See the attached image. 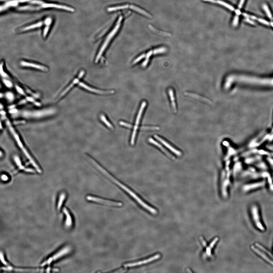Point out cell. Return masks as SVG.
<instances>
[{"mask_svg":"<svg viewBox=\"0 0 273 273\" xmlns=\"http://www.w3.org/2000/svg\"><path fill=\"white\" fill-rule=\"evenodd\" d=\"M270 25H272V26L273 27V22H271V23H270Z\"/></svg>","mask_w":273,"mask_h":273,"instance_id":"46","label":"cell"},{"mask_svg":"<svg viewBox=\"0 0 273 273\" xmlns=\"http://www.w3.org/2000/svg\"><path fill=\"white\" fill-rule=\"evenodd\" d=\"M101 171L102 173H104L105 176H106L108 177L111 179V180H112V181H113V182L116 184L117 185H118L121 188H122L123 190H125L126 192H127V193L129 194V195H131L132 198H133L142 207H143L146 210H147V211H149L150 213H152V214H157V211L155 209L152 208V207L149 206L147 204L145 203V202H144L136 194H135L133 192H132V191L129 188H127V187H126L125 185L119 182V181H117V180H116L115 178H114L113 176H112L111 174H109L103 168H102L101 170Z\"/></svg>","mask_w":273,"mask_h":273,"instance_id":"1","label":"cell"},{"mask_svg":"<svg viewBox=\"0 0 273 273\" xmlns=\"http://www.w3.org/2000/svg\"><path fill=\"white\" fill-rule=\"evenodd\" d=\"M4 81L7 86L9 87H11V84L10 82L8 81L7 80H4Z\"/></svg>","mask_w":273,"mask_h":273,"instance_id":"40","label":"cell"},{"mask_svg":"<svg viewBox=\"0 0 273 273\" xmlns=\"http://www.w3.org/2000/svg\"><path fill=\"white\" fill-rule=\"evenodd\" d=\"M245 21H246L247 22V23H250V24H255V23H254V22L252 21L250 19H248V18L246 19Z\"/></svg>","mask_w":273,"mask_h":273,"instance_id":"42","label":"cell"},{"mask_svg":"<svg viewBox=\"0 0 273 273\" xmlns=\"http://www.w3.org/2000/svg\"><path fill=\"white\" fill-rule=\"evenodd\" d=\"M263 8L264 10L265 11L266 13L267 16L268 17H269L270 19L272 18V15L271 12H270V9H269V7H268V6L266 4H264L263 5Z\"/></svg>","mask_w":273,"mask_h":273,"instance_id":"29","label":"cell"},{"mask_svg":"<svg viewBox=\"0 0 273 273\" xmlns=\"http://www.w3.org/2000/svg\"><path fill=\"white\" fill-rule=\"evenodd\" d=\"M119 124L121 126H125V127H129V128H132V126L130 124L124 122L123 121H120L119 123Z\"/></svg>","mask_w":273,"mask_h":273,"instance_id":"34","label":"cell"},{"mask_svg":"<svg viewBox=\"0 0 273 273\" xmlns=\"http://www.w3.org/2000/svg\"><path fill=\"white\" fill-rule=\"evenodd\" d=\"M251 215L253 222L256 228L261 231H264L265 228L261 221L259 209L256 205H253L250 208Z\"/></svg>","mask_w":273,"mask_h":273,"instance_id":"5","label":"cell"},{"mask_svg":"<svg viewBox=\"0 0 273 273\" xmlns=\"http://www.w3.org/2000/svg\"><path fill=\"white\" fill-rule=\"evenodd\" d=\"M168 93H169L170 98L171 102H172V107L174 110V112H176V107L175 102V98H174V92L173 90L172 89H169L168 90Z\"/></svg>","mask_w":273,"mask_h":273,"instance_id":"19","label":"cell"},{"mask_svg":"<svg viewBox=\"0 0 273 273\" xmlns=\"http://www.w3.org/2000/svg\"><path fill=\"white\" fill-rule=\"evenodd\" d=\"M214 3H218V4L221 5L223 6L224 7L228 8V9L231 10V11H234V9H235L231 5H230L228 4V3L224 2V1H220V0H214Z\"/></svg>","mask_w":273,"mask_h":273,"instance_id":"22","label":"cell"},{"mask_svg":"<svg viewBox=\"0 0 273 273\" xmlns=\"http://www.w3.org/2000/svg\"><path fill=\"white\" fill-rule=\"evenodd\" d=\"M42 24H43V23H42V22H39V23L34 24L33 25H29V26L26 27L25 28H23V31H26V30H30V29L39 28V27L42 26Z\"/></svg>","mask_w":273,"mask_h":273,"instance_id":"24","label":"cell"},{"mask_svg":"<svg viewBox=\"0 0 273 273\" xmlns=\"http://www.w3.org/2000/svg\"><path fill=\"white\" fill-rule=\"evenodd\" d=\"M43 7L44 8H55L57 9H62L63 10H67L70 11H74V9L72 8L65 6L59 5L53 3H44L43 5Z\"/></svg>","mask_w":273,"mask_h":273,"instance_id":"13","label":"cell"},{"mask_svg":"<svg viewBox=\"0 0 273 273\" xmlns=\"http://www.w3.org/2000/svg\"><path fill=\"white\" fill-rule=\"evenodd\" d=\"M146 105V102H143L142 104H141V107H140V110H139L138 116H137L136 119L135 121V126L134 127H133V132H132V137H131V144L132 145H134L137 130H138V127H139V123H140L142 115L144 109L145 108Z\"/></svg>","mask_w":273,"mask_h":273,"instance_id":"6","label":"cell"},{"mask_svg":"<svg viewBox=\"0 0 273 273\" xmlns=\"http://www.w3.org/2000/svg\"><path fill=\"white\" fill-rule=\"evenodd\" d=\"M146 55L145 54L141 55L140 56H139V57H138V58H136L134 61V62H133V64H135L136 63L140 61V60H141L142 59L144 58V57H145Z\"/></svg>","mask_w":273,"mask_h":273,"instance_id":"33","label":"cell"},{"mask_svg":"<svg viewBox=\"0 0 273 273\" xmlns=\"http://www.w3.org/2000/svg\"><path fill=\"white\" fill-rule=\"evenodd\" d=\"M101 120L105 124V125H107L109 127V128L112 129H113V126L112 125V124L110 122H109L108 121L107 119L105 117V116L104 115H101Z\"/></svg>","mask_w":273,"mask_h":273,"instance_id":"26","label":"cell"},{"mask_svg":"<svg viewBox=\"0 0 273 273\" xmlns=\"http://www.w3.org/2000/svg\"><path fill=\"white\" fill-rule=\"evenodd\" d=\"M87 199L89 201L107 205L117 206V207H121L123 206V203H122L115 202V201H109L108 200H104V199L92 196H88L87 197Z\"/></svg>","mask_w":273,"mask_h":273,"instance_id":"7","label":"cell"},{"mask_svg":"<svg viewBox=\"0 0 273 273\" xmlns=\"http://www.w3.org/2000/svg\"><path fill=\"white\" fill-rule=\"evenodd\" d=\"M160 257V254H156V255H154V256H152V257L150 258L147 259L138 261V262L126 264H125V265H124V267H125V268H129V267H133L136 266L142 265L150 263V262H153V261H155V260L159 259Z\"/></svg>","mask_w":273,"mask_h":273,"instance_id":"8","label":"cell"},{"mask_svg":"<svg viewBox=\"0 0 273 273\" xmlns=\"http://www.w3.org/2000/svg\"><path fill=\"white\" fill-rule=\"evenodd\" d=\"M129 7L130 9H132L134 11H137V12L139 13L142 15H145V16H147L148 17H152V16H151L150 14L147 13L146 11H144V10H142V9H140V8L138 7H136L135 6L131 5Z\"/></svg>","mask_w":273,"mask_h":273,"instance_id":"20","label":"cell"},{"mask_svg":"<svg viewBox=\"0 0 273 273\" xmlns=\"http://www.w3.org/2000/svg\"><path fill=\"white\" fill-rule=\"evenodd\" d=\"M149 26L150 29L151 30H152V31H153V32H155V33H156L162 35V36H168V37H170V36H171V35L170 34L168 33L163 32L159 31V30H156V29L153 28V26H152V25H149Z\"/></svg>","mask_w":273,"mask_h":273,"instance_id":"25","label":"cell"},{"mask_svg":"<svg viewBox=\"0 0 273 273\" xmlns=\"http://www.w3.org/2000/svg\"><path fill=\"white\" fill-rule=\"evenodd\" d=\"M7 126H8V128H9V130H10V132H11V134L13 136L14 139H15L16 142H17V145H18L20 148L22 150V152H23L24 154H25V155L26 156L27 158H28L29 161L31 163L32 166L35 167V168L37 170V172L39 173H41L42 171H41V169H40L39 167H38V165H37V164L35 162L34 160L33 159L32 157L31 156H30V154L28 153L26 149L24 147L23 143H22V142L21 141L19 136L16 131H15L13 127L11 126V124L9 121H7Z\"/></svg>","mask_w":273,"mask_h":273,"instance_id":"2","label":"cell"},{"mask_svg":"<svg viewBox=\"0 0 273 273\" xmlns=\"http://www.w3.org/2000/svg\"><path fill=\"white\" fill-rule=\"evenodd\" d=\"M78 85H79L80 86L84 88L85 89L88 90V91H91V92L96 93L99 94H111L113 93H114V91H100V90L93 89L92 88L90 87L87 86L86 84H84V83H78Z\"/></svg>","mask_w":273,"mask_h":273,"instance_id":"12","label":"cell"},{"mask_svg":"<svg viewBox=\"0 0 273 273\" xmlns=\"http://www.w3.org/2000/svg\"><path fill=\"white\" fill-rule=\"evenodd\" d=\"M122 19L123 17L121 16H120V17H119L118 21H117L116 25L115 27L113 30L109 34L107 37L104 44H103L102 46L101 47L100 51H99V53H98V56H97V58H96L95 60L96 63L98 62V61L99 60V58H100V57H101V55H102L103 52H104V50H105V48H106L107 47L108 44L109 43L110 41L112 39V38H113V36L115 35V34H116L117 31H118V29H119V27L120 26L121 23Z\"/></svg>","mask_w":273,"mask_h":273,"instance_id":"4","label":"cell"},{"mask_svg":"<svg viewBox=\"0 0 273 273\" xmlns=\"http://www.w3.org/2000/svg\"><path fill=\"white\" fill-rule=\"evenodd\" d=\"M239 20V17L238 15H237L236 16H235L234 17L233 21V25L234 26H236L237 25L238 23Z\"/></svg>","mask_w":273,"mask_h":273,"instance_id":"32","label":"cell"},{"mask_svg":"<svg viewBox=\"0 0 273 273\" xmlns=\"http://www.w3.org/2000/svg\"><path fill=\"white\" fill-rule=\"evenodd\" d=\"M153 53V51H150L147 54H146V58H147V59H149L150 57V56H152V54Z\"/></svg>","mask_w":273,"mask_h":273,"instance_id":"38","label":"cell"},{"mask_svg":"<svg viewBox=\"0 0 273 273\" xmlns=\"http://www.w3.org/2000/svg\"><path fill=\"white\" fill-rule=\"evenodd\" d=\"M2 180H3V181H6L7 180H8V178L6 175L3 174V175L2 176Z\"/></svg>","mask_w":273,"mask_h":273,"instance_id":"41","label":"cell"},{"mask_svg":"<svg viewBox=\"0 0 273 273\" xmlns=\"http://www.w3.org/2000/svg\"><path fill=\"white\" fill-rule=\"evenodd\" d=\"M1 261H2V262H3V264H4L6 265L7 262H5V260H4V257H3V255H2V252H1Z\"/></svg>","mask_w":273,"mask_h":273,"instance_id":"39","label":"cell"},{"mask_svg":"<svg viewBox=\"0 0 273 273\" xmlns=\"http://www.w3.org/2000/svg\"><path fill=\"white\" fill-rule=\"evenodd\" d=\"M251 249L255 253H256L259 256H261L262 259L265 260L268 263L272 265L273 266V261L271 259L269 258L268 255H266V254L265 253H264L262 250H260L259 248L257 247H255L254 245H252L251 246Z\"/></svg>","mask_w":273,"mask_h":273,"instance_id":"10","label":"cell"},{"mask_svg":"<svg viewBox=\"0 0 273 273\" xmlns=\"http://www.w3.org/2000/svg\"><path fill=\"white\" fill-rule=\"evenodd\" d=\"M184 95H185L189 96V97H193V98H195V99H199V100L202 101H203L208 103V104H212V102L209 99L199 96V95L196 94L191 93L185 92Z\"/></svg>","mask_w":273,"mask_h":273,"instance_id":"15","label":"cell"},{"mask_svg":"<svg viewBox=\"0 0 273 273\" xmlns=\"http://www.w3.org/2000/svg\"><path fill=\"white\" fill-rule=\"evenodd\" d=\"M65 198V195L64 193H62V194H61L60 196L59 201H58V207H57V208H58V209L59 210L60 209V208H61L62 205L63 203L64 202Z\"/></svg>","mask_w":273,"mask_h":273,"instance_id":"27","label":"cell"},{"mask_svg":"<svg viewBox=\"0 0 273 273\" xmlns=\"http://www.w3.org/2000/svg\"><path fill=\"white\" fill-rule=\"evenodd\" d=\"M29 1V0H19V1L20 2H26L27 1Z\"/></svg>","mask_w":273,"mask_h":273,"instance_id":"45","label":"cell"},{"mask_svg":"<svg viewBox=\"0 0 273 273\" xmlns=\"http://www.w3.org/2000/svg\"><path fill=\"white\" fill-rule=\"evenodd\" d=\"M263 184L262 183H257L247 185L243 187V190H244L245 191H248L252 190L255 189V188L261 187V186H263Z\"/></svg>","mask_w":273,"mask_h":273,"instance_id":"21","label":"cell"},{"mask_svg":"<svg viewBox=\"0 0 273 273\" xmlns=\"http://www.w3.org/2000/svg\"><path fill=\"white\" fill-rule=\"evenodd\" d=\"M14 159H15V162H16V164H17L19 167V168L20 170H23L25 171V172H30V173H33V172H34V170L30 169V168H25V167L22 165V163H21V160H20L19 157L17 156H15V158H14Z\"/></svg>","mask_w":273,"mask_h":273,"instance_id":"16","label":"cell"},{"mask_svg":"<svg viewBox=\"0 0 273 273\" xmlns=\"http://www.w3.org/2000/svg\"><path fill=\"white\" fill-rule=\"evenodd\" d=\"M84 71H82L80 73L79 75H78V78L75 79L72 82V83H71V84L60 95V97H63L69 91V90L71 89V88L74 85V84H77V83H78V82L79 81V80L80 79V78H81L82 77H83V76H84Z\"/></svg>","mask_w":273,"mask_h":273,"instance_id":"14","label":"cell"},{"mask_svg":"<svg viewBox=\"0 0 273 273\" xmlns=\"http://www.w3.org/2000/svg\"><path fill=\"white\" fill-rule=\"evenodd\" d=\"M256 246L259 248L261 250H262V251L264 252L265 253L267 254V255H269V256H270V257L272 258H273V255L270 252L268 251V250H267L266 248H265L264 247H262V245H261L259 244V243H256Z\"/></svg>","mask_w":273,"mask_h":273,"instance_id":"28","label":"cell"},{"mask_svg":"<svg viewBox=\"0 0 273 273\" xmlns=\"http://www.w3.org/2000/svg\"><path fill=\"white\" fill-rule=\"evenodd\" d=\"M200 240L203 247H204L203 251L202 253L203 258L207 259L212 258L213 256V250L215 245L219 241L218 238H215L209 243L206 242L204 239L202 237H201Z\"/></svg>","mask_w":273,"mask_h":273,"instance_id":"3","label":"cell"},{"mask_svg":"<svg viewBox=\"0 0 273 273\" xmlns=\"http://www.w3.org/2000/svg\"><path fill=\"white\" fill-rule=\"evenodd\" d=\"M70 251V248H68V247H66L65 248H63L61 250H60V251L56 253L55 255H53L52 257H50V258L48 259L47 260H46L45 262H43V263H42V266H45L46 265L50 264L51 263V262H52L53 261L58 259L64 256V255H66V254H67Z\"/></svg>","mask_w":273,"mask_h":273,"instance_id":"9","label":"cell"},{"mask_svg":"<svg viewBox=\"0 0 273 273\" xmlns=\"http://www.w3.org/2000/svg\"><path fill=\"white\" fill-rule=\"evenodd\" d=\"M16 89H17V91H19V92L21 94H24V93L23 92V91H22L21 89H20V88L17 87H16Z\"/></svg>","mask_w":273,"mask_h":273,"instance_id":"43","label":"cell"},{"mask_svg":"<svg viewBox=\"0 0 273 273\" xmlns=\"http://www.w3.org/2000/svg\"><path fill=\"white\" fill-rule=\"evenodd\" d=\"M155 138H156L157 140H159V141H160V142L162 143L166 146H167V147H168L169 149H170L171 150L174 152V153L177 154L178 153V154L180 155V152H179L177 151L175 149V148H174L172 147L170 144H168V143L166 142V141H165L163 139H162L161 138H160V137L158 136L157 135H155Z\"/></svg>","mask_w":273,"mask_h":273,"instance_id":"18","label":"cell"},{"mask_svg":"<svg viewBox=\"0 0 273 273\" xmlns=\"http://www.w3.org/2000/svg\"><path fill=\"white\" fill-rule=\"evenodd\" d=\"M31 3H36V4H43V2L41 1L38 0H34L31 1Z\"/></svg>","mask_w":273,"mask_h":273,"instance_id":"36","label":"cell"},{"mask_svg":"<svg viewBox=\"0 0 273 273\" xmlns=\"http://www.w3.org/2000/svg\"><path fill=\"white\" fill-rule=\"evenodd\" d=\"M257 20L260 23H262L265 25H270V23H269L268 21L266 20L262 19L261 18H258L257 19Z\"/></svg>","mask_w":273,"mask_h":273,"instance_id":"31","label":"cell"},{"mask_svg":"<svg viewBox=\"0 0 273 273\" xmlns=\"http://www.w3.org/2000/svg\"><path fill=\"white\" fill-rule=\"evenodd\" d=\"M166 51H167V49L166 48L161 47L155 49L153 51V54H156L163 53L166 52Z\"/></svg>","mask_w":273,"mask_h":273,"instance_id":"30","label":"cell"},{"mask_svg":"<svg viewBox=\"0 0 273 273\" xmlns=\"http://www.w3.org/2000/svg\"><path fill=\"white\" fill-rule=\"evenodd\" d=\"M20 64L21 65L23 66L34 68L38 69V70L44 71H48V70L47 68L43 66L33 64V63L28 62L22 61L21 62Z\"/></svg>","mask_w":273,"mask_h":273,"instance_id":"11","label":"cell"},{"mask_svg":"<svg viewBox=\"0 0 273 273\" xmlns=\"http://www.w3.org/2000/svg\"><path fill=\"white\" fill-rule=\"evenodd\" d=\"M245 1V0H240L239 3L238 5L239 8V9L242 8L243 4H244Z\"/></svg>","mask_w":273,"mask_h":273,"instance_id":"37","label":"cell"},{"mask_svg":"<svg viewBox=\"0 0 273 273\" xmlns=\"http://www.w3.org/2000/svg\"><path fill=\"white\" fill-rule=\"evenodd\" d=\"M63 211L65 213L66 216V225L68 227H71L72 225V217H71V215H70L68 211L66 208H64Z\"/></svg>","mask_w":273,"mask_h":273,"instance_id":"17","label":"cell"},{"mask_svg":"<svg viewBox=\"0 0 273 273\" xmlns=\"http://www.w3.org/2000/svg\"><path fill=\"white\" fill-rule=\"evenodd\" d=\"M235 13L237 14V15H240L241 14V11L239 10H235Z\"/></svg>","mask_w":273,"mask_h":273,"instance_id":"44","label":"cell"},{"mask_svg":"<svg viewBox=\"0 0 273 273\" xmlns=\"http://www.w3.org/2000/svg\"><path fill=\"white\" fill-rule=\"evenodd\" d=\"M46 26L45 27V29H44V32H43V36H44V37H45L46 36V35L47 34L49 28H50V25L51 24L50 23H49V24H46Z\"/></svg>","mask_w":273,"mask_h":273,"instance_id":"35","label":"cell"},{"mask_svg":"<svg viewBox=\"0 0 273 273\" xmlns=\"http://www.w3.org/2000/svg\"><path fill=\"white\" fill-rule=\"evenodd\" d=\"M129 7V6L128 5H125L119 6L118 7H112L108 8L107 11L109 12H111V11H117V10H123V9H127Z\"/></svg>","mask_w":273,"mask_h":273,"instance_id":"23","label":"cell"}]
</instances>
